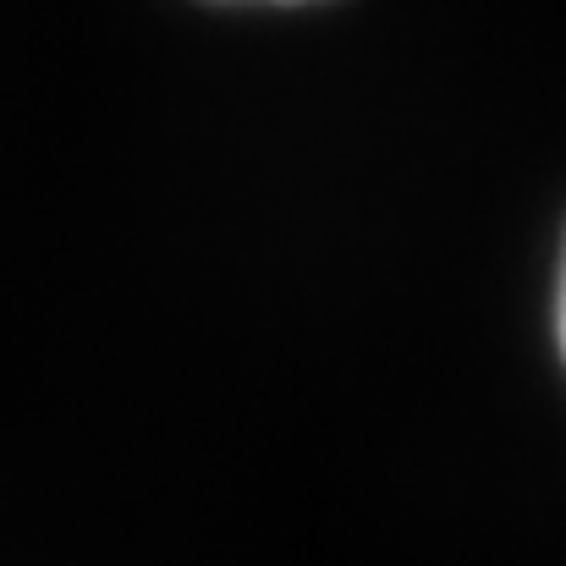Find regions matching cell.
Returning a JSON list of instances; mask_svg holds the SVG:
<instances>
[{"label": "cell", "mask_w": 566, "mask_h": 566, "mask_svg": "<svg viewBox=\"0 0 566 566\" xmlns=\"http://www.w3.org/2000/svg\"><path fill=\"white\" fill-rule=\"evenodd\" d=\"M545 347L556 379L566 385V220L556 231V253H551V275H545Z\"/></svg>", "instance_id": "1"}, {"label": "cell", "mask_w": 566, "mask_h": 566, "mask_svg": "<svg viewBox=\"0 0 566 566\" xmlns=\"http://www.w3.org/2000/svg\"><path fill=\"white\" fill-rule=\"evenodd\" d=\"M192 6H209V11H259V17H297V11H319V6H336V0H192Z\"/></svg>", "instance_id": "2"}]
</instances>
